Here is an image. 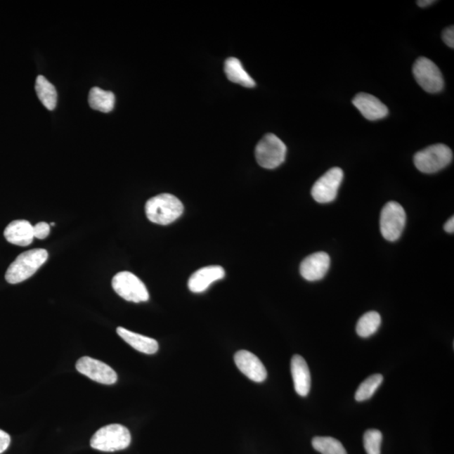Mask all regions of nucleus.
Here are the masks:
<instances>
[{"label": "nucleus", "instance_id": "obj_27", "mask_svg": "<svg viewBox=\"0 0 454 454\" xmlns=\"http://www.w3.org/2000/svg\"><path fill=\"white\" fill-rule=\"evenodd\" d=\"M11 442V436L7 432L0 430V454L7 450V448L10 447Z\"/></svg>", "mask_w": 454, "mask_h": 454}, {"label": "nucleus", "instance_id": "obj_6", "mask_svg": "<svg viewBox=\"0 0 454 454\" xmlns=\"http://www.w3.org/2000/svg\"><path fill=\"white\" fill-rule=\"evenodd\" d=\"M406 212L399 203L388 202L380 214V231L383 238L389 242H396L401 238L405 229Z\"/></svg>", "mask_w": 454, "mask_h": 454}, {"label": "nucleus", "instance_id": "obj_5", "mask_svg": "<svg viewBox=\"0 0 454 454\" xmlns=\"http://www.w3.org/2000/svg\"><path fill=\"white\" fill-rule=\"evenodd\" d=\"M287 153L286 145L274 134L265 135L255 149L258 164L267 169H274L285 162Z\"/></svg>", "mask_w": 454, "mask_h": 454}, {"label": "nucleus", "instance_id": "obj_14", "mask_svg": "<svg viewBox=\"0 0 454 454\" xmlns=\"http://www.w3.org/2000/svg\"><path fill=\"white\" fill-rule=\"evenodd\" d=\"M224 268L221 266H208L192 274L188 282V289L194 293H202L214 282L225 277Z\"/></svg>", "mask_w": 454, "mask_h": 454}, {"label": "nucleus", "instance_id": "obj_2", "mask_svg": "<svg viewBox=\"0 0 454 454\" xmlns=\"http://www.w3.org/2000/svg\"><path fill=\"white\" fill-rule=\"evenodd\" d=\"M47 259L48 252L42 248L23 252L8 268L6 280L12 285L27 280L46 262Z\"/></svg>", "mask_w": 454, "mask_h": 454}, {"label": "nucleus", "instance_id": "obj_15", "mask_svg": "<svg viewBox=\"0 0 454 454\" xmlns=\"http://www.w3.org/2000/svg\"><path fill=\"white\" fill-rule=\"evenodd\" d=\"M291 374L295 391L301 396H306L311 391V378L307 363L299 355H294L291 359Z\"/></svg>", "mask_w": 454, "mask_h": 454}, {"label": "nucleus", "instance_id": "obj_24", "mask_svg": "<svg viewBox=\"0 0 454 454\" xmlns=\"http://www.w3.org/2000/svg\"><path fill=\"white\" fill-rule=\"evenodd\" d=\"M383 435L376 429L366 431L363 436V446L368 454H380Z\"/></svg>", "mask_w": 454, "mask_h": 454}, {"label": "nucleus", "instance_id": "obj_25", "mask_svg": "<svg viewBox=\"0 0 454 454\" xmlns=\"http://www.w3.org/2000/svg\"><path fill=\"white\" fill-rule=\"evenodd\" d=\"M34 238L37 239H45L50 234V225L46 222H40L33 226Z\"/></svg>", "mask_w": 454, "mask_h": 454}, {"label": "nucleus", "instance_id": "obj_10", "mask_svg": "<svg viewBox=\"0 0 454 454\" xmlns=\"http://www.w3.org/2000/svg\"><path fill=\"white\" fill-rule=\"evenodd\" d=\"M76 368L80 374L103 384H114L118 380L117 372L106 363L91 357H83L76 363Z\"/></svg>", "mask_w": 454, "mask_h": 454}, {"label": "nucleus", "instance_id": "obj_13", "mask_svg": "<svg viewBox=\"0 0 454 454\" xmlns=\"http://www.w3.org/2000/svg\"><path fill=\"white\" fill-rule=\"evenodd\" d=\"M353 104L368 121H377L387 117L389 110L378 98L361 93L354 98Z\"/></svg>", "mask_w": 454, "mask_h": 454}, {"label": "nucleus", "instance_id": "obj_16", "mask_svg": "<svg viewBox=\"0 0 454 454\" xmlns=\"http://www.w3.org/2000/svg\"><path fill=\"white\" fill-rule=\"evenodd\" d=\"M4 235L8 242L16 246L27 247L33 242V226L27 221L16 220L7 226Z\"/></svg>", "mask_w": 454, "mask_h": 454}, {"label": "nucleus", "instance_id": "obj_21", "mask_svg": "<svg viewBox=\"0 0 454 454\" xmlns=\"http://www.w3.org/2000/svg\"><path fill=\"white\" fill-rule=\"evenodd\" d=\"M380 324L381 318L378 312H367L358 321L356 327L358 335L361 337H370L378 331Z\"/></svg>", "mask_w": 454, "mask_h": 454}, {"label": "nucleus", "instance_id": "obj_9", "mask_svg": "<svg viewBox=\"0 0 454 454\" xmlns=\"http://www.w3.org/2000/svg\"><path fill=\"white\" fill-rule=\"evenodd\" d=\"M344 177V171L340 168H332L321 176L311 188V195L316 202H332L337 198Z\"/></svg>", "mask_w": 454, "mask_h": 454}, {"label": "nucleus", "instance_id": "obj_3", "mask_svg": "<svg viewBox=\"0 0 454 454\" xmlns=\"http://www.w3.org/2000/svg\"><path fill=\"white\" fill-rule=\"evenodd\" d=\"M131 436L126 427L111 424L98 430L92 436L91 446L101 452H115L129 447Z\"/></svg>", "mask_w": 454, "mask_h": 454}, {"label": "nucleus", "instance_id": "obj_28", "mask_svg": "<svg viewBox=\"0 0 454 454\" xmlns=\"http://www.w3.org/2000/svg\"><path fill=\"white\" fill-rule=\"evenodd\" d=\"M444 230L447 231L448 233H453L454 231V218L452 216L449 219L446 224L444 225Z\"/></svg>", "mask_w": 454, "mask_h": 454}, {"label": "nucleus", "instance_id": "obj_29", "mask_svg": "<svg viewBox=\"0 0 454 454\" xmlns=\"http://www.w3.org/2000/svg\"><path fill=\"white\" fill-rule=\"evenodd\" d=\"M434 0H419V1L417 2L418 6L420 7H427L431 6V4L435 3Z\"/></svg>", "mask_w": 454, "mask_h": 454}, {"label": "nucleus", "instance_id": "obj_23", "mask_svg": "<svg viewBox=\"0 0 454 454\" xmlns=\"http://www.w3.org/2000/svg\"><path fill=\"white\" fill-rule=\"evenodd\" d=\"M383 380V376L380 374L368 377V379L359 385L356 393H355V400L357 401H364L370 399L380 387V385L382 384Z\"/></svg>", "mask_w": 454, "mask_h": 454}, {"label": "nucleus", "instance_id": "obj_8", "mask_svg": "<svg viewBox=\"0 0 454 454\" xmlns=\"http://www.w3.org/2000/svg\"><path fill=\"white\" fill-rule=\"evenodd\" d=\"M113 289L127 301L140 303L148 301L149 293L143 282L131 272H119L113 278Z\"/></svg>", "mask_w": 454, "mask_h": 454}, {"label": "nucleus", "instance_id": "obj_4", "mask_svg": "<svg viewBox=\"0 0 454 454\" xmlns=\"http://www.w3.org/2000/svg\"><path fill=\"white\" fill-rule=\"evenodd\" d=\"M453 158L452 150L444 144H434L415 154V168L424 174H434L446 168Z\"/></svg>", "mask_w": 454, "mask_h": 454}, {"label": "nucleus", "instance_id": "obj_19", "mask_svg": "<svg viewBox=\"0 0 454 454\" xmlns=\"http://www.w3.org/2000/svg\"><path fill=\"white\" fill-rule=\"evenodd\" d=\"M115 103V97L112 92L103 91L98 87L93 88L89 92V104L93 110L109 113L113 110Z\"/></svg>", "mask_w": 454, "mask_h": 454}, {"label": "nucleus", "instance_id": "obj_20", "mask_svg": "<svg viewBox=\"0 0 454 454\" xmlns=\"http://www.w3.org/2000/svg\"><path fill=\"white\" fill-rule=\"evenodd\" d=\"M36 92L38 98L47 110H53L57 106L58 93L53 84L44 76H38L36 81Z\"/></svg>", "mask_w": 454, "mask_h": 454}, {"label": "nucleus", "instance_id": "obj_11", "mask_svg": "<svg viewBox=\"0 0 454 454\" xmlns=\"http://www.w3.org/2000/svg\"><path fill=\"white\" fill-rule=\"evenodd\" d=\"M234 361L238 370L248 379L257 383L264 382L266 380V368L254 354L246 350L239 351L235 354Z\"/></svg>", "mask_w": 454, "mask_h": 454}, {"label": "nucleus", "instance_id": "obj_26", "mask_svg": "<svg viewBox=\"0 0 454 454\" xmlns=\"http://www.w3.org/2000/svg\"><path fill=\"white\" fill-rule=\"evenodd\" d=\"M442 38H443V41H444L445 44H446L449 47H451V48H454V27H453V25H451V27H449L443 30V34H442Z\"/></svg>", "mask_w": 454, "mask_h": 454}, {"label": "nucleus", "instance_id": "obj_22", "mask_svg": "<svg viewBox=\"0 0 454 454\" xmlns=\"http://www.w3.org/2000/svg\"><path fill=\"white\" fill-rule=\"evenodd\" d=\"M312 446L321 454H348L344 445L331 436H316L312 440Z\"/></svg>", "mask_w": 454, "mask_h": 454}, {"label": "nucleus", "instance_id": "obj_12", "mask_svg": "<svg viewBox=\"0 0 454 454\" xmlns=\"http://www.w3.org/2000/svg\"><path fill=\"white\" fill-rule=\"evenodd\" d=\"M330 265L331 259L327 252H315L302 261L299 272L308 281H318L327 273Z\"/></svg>", "mask_w": 454, "mask_h": 454}, {"label": "nucleus", "instance_id": "obj_1", "mask_svg": "<svg viewBox=\"0 0 454 454\" xmlns=\"http://www.w3.org/2000/svg\"><path fill=\"white\" fill-rule=\"evenodd\" d=\"M145 212L150 221L166 226L173 223L182 216L183 205L176 196L161 194L148 200Z\"/></svg>", "mask_w": 454, "mask_h": 454}, {"label": "nucleus", "instance_id": "obj_18", "mask_svg": "<svg viewBox=\"0 0 454 454\" xmlns=\"http://www.w3.org/2000/svg\"><path fill=\"white\" fill-rule=\"evenodd\" d=\"M225 72L231 82L246 88H254L255 81L247 74L241 62L238 58H229L225 62Z\"/></svg>", "mask_w": 454, "mask_h": 454}, {"label": "nucleus", "instance_id": "obj_7", "mask_svg": "<svg viewBox=\"0 0 454 454\" xmlns=\"http://www.w3.org/2000/svg\"><path fill=\"white\" fill-rule=\"evenodd\" d=\"M413 71L415 81L426 92L436 93L443 91V76L432 60L420 57L415 60Z\"/></svg>", "mask_w": 454, "mask_h": 454}, {"label": "nucleus", "instance_id": "obj_17", "mask_svg": "<svg viewBox=\"0 0 454 454\" xmlns=\"http://www.w3.org/2000/svg\"><path fill=\"white\" fill-rule=\"evenodd\" d=\"M117 334L124 341L138 352L154 354L158 351V344L155 339L132 332L126 328L118 327Z\"/></svg>", "mask_w": 454, "mask_h": 454}, {"label": "nucleus", "instance_id": "obj_30", "mask_svg": "<svg viewBox=\"0 0 454 454\" xmlns=\"http://www.w3.org/2000/svg\"><path fill=\"white\" fill-rule=\"evenodd\" d=\"M51 226H55L54 222H53V223H51Z\"/></svg>", "mask_w": 454, "mask_h": 454}]
</instances>
